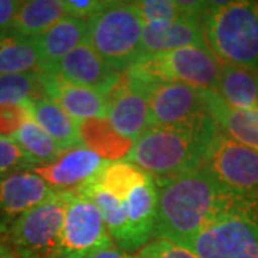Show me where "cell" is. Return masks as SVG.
Masks as SVG:
<instances>
[{
    "instance_id": "cell-4",
    "label": "cell",
    "mask_w": 258,
    "mask_h": 258,
    "mask_svg": "<svg viewBox=\"0 0 258 258\" xmlns=\"http://www.w3.org/2000/svg\"><path fill=\"white\" fill-rule=\"evenodd\" d=\"M201 25L221 63L258 68V0L208 2Z\"/></svg>"
},
{
    "instance_id": "cell-8",
    "label": "cell",
    "mask_w": 258,
    "mask_h": 258,
    "mask_svg": "<svg viewBox=\"0 0 258 258\" xmlns=\"http://www.w3.org/2000/svg\"><path fill=\"white\" fill-rule=\"evenodd\" d=\"M200 169L230 195L258 194V152L221 131L211 141Z\"/></svg>"
},
{
    "instance_id": "cell-7",
    "label": "cell",
    "mask_w": 258,
    "mask_h": 258,
    "mask_svg": "<svg viewBox=\"0 0 258 258\" xmlns=\"http://www.w3.org/2000/svg\"><path fill=\"white\" fill-rule=\"evenodd\" d=\"M69 192H53L20 215L2 238L18 258H53L63 225Z\"/></svg>"
},
{
    "instance_id": "cell-16",
    "label": "cell",
    "mask_w": 258,
    "mask_h": 258,
    "mask_svg": "<svg viewBox=\"0 0 258 258\" xmlns=\"http://www.w3.org/2000/svg\"><path fill=\"white\" fill-rule=\"evenodd\" d=\"M158 188L149 178L126 198V230L119 248L128 254L139 252L155 234Z\"/></svg>"
},
{
    "instance_id": "cell-20",
    "label": "cell",
    "mask_w": 258,
    "mask_h": 258,
    "mask_svg": "<svg viewBox=\"0 0 258 258\" xmlns=\"http://www.w3.org/2000/svg\"><path fill=\"white\" fill-rule=\"evenodd\" d=\"M29 118L35 120L63 151L85 147L82 126L47 96L23 103Z\"/></svg>"
},
{
    "instance_id": "cell-32",
    "label": "cell",
    "mask_w": 258,
    "mask_h": 258,
    "mask_svg": "<svg viewBox=\"0 0 258 258\" xmlns=\"http://www.w3.org/2000/svg\"><path fill=\"white\" fill-rule=\"evenodd\" d=\"M85 258H137V255L122 251L113 241L109 240L93 248Z\"/></svg>"
},
{
    "instance_id": "cell-17",
    "label": "cell",
    "mask_w": 258,
    "mask_h": 258,
    "mask_svg": "<svg viewBox=\"0 0 258 258\" xmlns=\"http://www.w3.org/2000/svg\"><path fill=\"white\" fill-rule=\"evenodd\" d=\"M204 45L207 42L200 19L184 18L164 23H144L142 56Z\"/></svg>"
},
{
    "instance_id": "cell-12",
    "label": "cell",
    "mask_w": 258,
    "mask_h": 258,
    "mask_svg": "<svg viewBox=\"0 0 258 258\" xmlns=\"http://www.w3.org/2000/svg\"><path fill=\"white\" fill-rule=\"evenodd\" d=\"M99 152L88 147H79L64 151L56 161L35 169L56 192H75L106 165Z\"/></svg>"
},
{
    "instance_id": "cell-15",
    "label": "cell",
    "mask_w": 258,
    "mask_h": 258,
    "mask_svg": "<svg viewBox=\"0 0 258 258\" xmlns=\"http://www.w3.org/2000/svg\"><path fill=\"white\" fill-rule=\"evenodd\" d=\"M45 93L79 123L91 119L106 120L108 96L85 86L64 81L59 75L42 74Z\"/></svg>"
},
{
    "instance_id": "cell-14",
    "label": "cell",
    "mask_w": 258,
    "mask_h": 258,
    "mask_svg": "<svg viewBox=\"0 0 258 258\" xmlns=\"http://www.w3.org/2000/svg\"><path fill=\"white\" fill-rule=\"evenodd\" d=\"M55 74L68 82L98 91L106 96L119 85L123 76L115 72L88 40L64 56Z\"/></svg>"
},
{
    "instance_id": "cell-33",
    "label": "cell",
    "mask_w": 258,
    "mask_h": 258,
    "mask_svg": "<svg viewBox=\"0 0 258 258\" xmlns=\"http://www.w3.org/2000/svg\"><path fill=\"white\" fill-rule=\"evenodd\" d=\"M20 3L18 0H0V30L12 29Z\"/></svg>"
},
{
    "instance_id": "cell-13",
    "label": "cell",
    "mask_w": 258,
    "mask_h": 258,
    "mask_svg": "<svg viewBox=\"0 0 258 258\" xmlns=\"http://www.w3.org/2000/svg\"><path fill=\"white\" fill-rule=\"evenodd\" d=\"M142 86L147 91L154 126L179 123L205 112L201 91L192 86L184 83H154Z\"/></svg>"
},
{
    "instance_id": "cell-11",
    "label": "cell",
    "mask_w": 258,
    "mask_h": 258,
    "mask_svg": "<svg viewBox=\"0 0 258 258\" xmlns=\"http://www.w3.org/2000/svg\"><path fill=\"white\" fill-rule=\"evenodd\" d=\"M55 192L35 171L16 172L0 178V238L20 215Z\"/></svg>"
},
{
    "instance_id": "cell-19",
    "label": "cell",
    "mask_w": 258,
    "mask_h": 258,
    "mask_svg": "<svg viewBox=\"0 0 258 258\" xmlns=\"http://www.w3.org/2000/svg\"><path fill=\"white\" fill-rule=\"evenodd\" d=\"M205 112L231 139L258 152V111L235 109L215 91H201Z\"/></svg>"
},
{
    "instance_id": "cell-27",
    "label": "cell",
    "mask_w": 258,
    "mask_h": 258,
    "mask_svg": "<svg viewBox=\"0 0 258 258\" xmlns=\"http://www.w3.org/2000/svg\"><path fill=\"white\" fill-rule=\"evenodd\" d=\"M46 96L42 72L0 75V106L22 105Z\"/></svg>"
},
{
    "instance_id": "cell-34",
    "label": "cell",
    "mask_w": 258,
    "mask_h": 258,
    "mask_svg": "<svg viewBox=\"0 0 258 258\" xmlns=\"http://www.w3.org/2000/svg\"><path fill=\"white\" fill-rule=\"evenodd\" d=\"M0 258H16L15 252L8 245V242L2 238H0Z\"/></svg>"
},
{
    "instance_id": "cell-25",
    "label": "cell",
    "mask_w": 258,
    "mask_h": 258,
    "mask_svg": "<svg viewBox=\"0 0 258 258\" xmlns=\"http://www.w3.org/2000/svg\"><path fill=\"white\" fill-rule=\"evenodd\" d=\"M144 23H164L184 18H203L208 2L182 0H138L131 2Z\"/></svg>"
},
{
    "instance_id": "cell-2",
    "label": "cell",
    "mask_w": 258,
    "mask_h": 258,
    "mask_svg": "<svg viewBox=\"0 0 258 258\" xmlns=\"http://www.w3.org/2000/svg\"><path fill=\"white\" fill-rule=\"evenodd\" d=\"M155 238L186 247L218 210L225 192L203 169L157 185Z\"/></svg>"
},
{
    "instance_id": "cell-23",
    "label": "cell",
    "mask_w": 258,
    "mask_h": 258,
    "mask_svg": "<svg viewBox=\"0 0 258 258\" xmlns=\"http://www.w3.org/2000/svg\"><path fill=\"white\" fill-rule=\"evenodd\" d=\"M149 178L151 176L144 169L128 161H108L106 165L85 185L111 194L119 201H125L135 188L145 184Z\"/></svg>"
},
{
    "instance_id": "cell-35",
    "label": "cell",
    "mask_w": 258,
    "mask_h": 258,
    "mask_svg": "<svg viewBox=\"0 0 258 258\" xmlns=\"http://www.w3.org/2000/svg\"><path fill=\"white\" fill-rule=\"evenodd\" d=\"M16 258H18V257H16Z\"/></svg>"
},
{
    "instance_id": "cell-31",
    "label": "cell",
    "mask_w": 258,
    "mask_h": 258,
    "mask_svg": "<svg viewBox=\"0 0 258 258\" xmlns=\"http://www.w3.org/2000/svg\"><path fill=\"white\" fill-rule=\"evenodd\" d=\"M28 116V111L23 103L0 106V137L10 138Z\"/></svg>"
},
{
    "instance_id": "cell-5",
    "label": "cell",
    "mask_w": 258,
    "mask_h": 258,
    "mask_svg": "<svg viewBox=\"0 0 258 258\" xmlns=\"http://www.w3.org/2000/svg\"><path fill=\"white\" fill-rule=\"evenodd\" d=\"M220 72L221 62L204 45L142 56L125 75L145 86L184 83L198 91H217Z\"/></svg>"
},
{
    "instance_id": "cell-3",
    "label": "cell",
    "mask_w": 258,
    "mask_h": 258,
    "mask_svg": "<svg viewBox=\"0 0 258 258\" xmlns=\"http://www.w3.org/2000/svg\"><path fill=\"white\" fill-rule=\"evenodd\" d=\"M186 248L200 258H258V194H225L214 217Z\"/></svg>"
},
{
    "instance_id": "cell-30",
    "label": "cell",
    "mask_w": 258,
    "mask_h": 258,
    "mask_svg": "<svg viewBox=\"0 0 258 258\" xmlns=\"http://www.w3.org/2000/svg\"><path fill=\"white\" fill-rule=\"evenodd\" d=\"M109 3L111 0H63L66 16L83 22H89Z\"/></svg>"
},
{
    "instance_id": "cell-18",
    "label": "cell",
    "mask_w": 258,
    "mask_h": 258,
    "mask_svg": "<svg viewBox=\"0 0 258 258\" xmlns=\"http://www.w3.org/2000/svg\"><path fill=\"white\" fill-rule=\"evenodd\" d=\"M88 37V22L66 16L40 36L33 37L39 55V72L52 75L64 56Z\"/></svg>"
},
{
    "instance_id": "cell-29",
    "label": "cell",
    "mask_w": 258,
    "mask_h": 258,
    "mask_svg": "<svg viewBox=\"0 0 258 258\" xmlns=\"http://www.w3.org/2000/svg\"><path fill=\"white\" fill-rule=\"evenodd\" d=\"M137 258H200L189 248L178 245L162 238H155L147 244L139 252Z\"/></svg>"
},
{
    "instance_id": "cell-10",
    "label": "cell",
    "mask_w": 258,
    "mask_h": 258,
    "mask_svg": "<svg viewBox=\"0 0 258 258\" xmlns=\"http://www.w3.org/2000/svg\"><path fill=\"white\" fill-rule=\"evenodd\" d=\"M106 122L118 137L135 144L154 126L145 88L123 75L119 85L108 95Z\"/></svg>"
},
{
    "instance_id": "cell-22",
    "label": "cell",
    "mask_w": 258,
    "mask_h": 258,
    "mask_svg": "<svg viewBox=\"0 0 258 258\" xmlns=\"http://www.w3.org/2000/svg\"><path fill=\"white\" fill-rule=\"evenodd\" d=\"M39 72L36 42L15 32L0 30V75H18Z\"/></svg>"
},
{
    "instance_id": "cell-28",
    "label": "cell",
    "mask_w": 258,
    "mask_h": 258,
    "mask_svg": "<svg viewBox=\"0 0 258 258\" xmlns=\"http://www.w3.org/2000/svg\"><path fill=\"white\" fill-rule=\"evenodd\" d=\"M39 164L28 157L20 148L15 144V141L8 137H0V178L25 172L35 171L39 168Z\"/></svg>"
},
{
    "instance_id": "cell-24",
    "label": "cell",
    "mask_w": 258,
    "mask_h": 258,
    "mask_svg": "<svg viewBox=\"0 0 258 258\" xmlns=\"http://www.w3.org/2000/svg\"><path fill=\"white\" fill-rule=\"evenodd\" d=\"M63 18L62 0H28L20 3L12 29L23 36L37 37Z\"/></svg>"
},
{
    "instance_id": "cell-1",
    "label": "cell",
    "mask_w": 258,
    "mask_h": 258,
    "mask_svg": "<svg viewBox=\"0 0 258 258\" xmlns=\"http://www.w3.org/2000/svg\"><path fill=\"white\" fill-rule=\"evenodd\" d=\"M220 129L207 112L189 119L149 128L132 144L126 161L144 169L155 184L198 169Z\"/></svg>"
},
{
    "instance_id": "cell-6",
    "label": "cell",
    "mask_w": 258,
    "mask_h": 258,
    "mask_svg": "<svg viewBox=\"0 0 258 258\" xmlns=\"http://www.w3.org/2000/svg\"><path fill=\"white\" fill-rule=\"evenodd\" d=\"M144 22L131 2H112L88 22L86 40L115 72L123 75L142 56Z\"/></svg>"
},
{
    "instance_id": "cell-9",
    "label": "cell",
    "mask_w": 258,
    "mask_h": 258,
    "mask_svg": "<svg viewBox=\"0 0 258 258\" xmlns=\"http://www.w3.org/2000/svg\"><path fill=\"white\" fill-rule=\"evenodd\" d=\"M112 240L98 207L86 197L69 192L59 244L53 258H85Z\"/></svg>"
},
{
    "instance_id": "cell-21",
    "label": "cell",
    "mask_w": 258,
    "mask_h": 258,
    "mask_svg": "<svg viewBox=\"0 0 258 258\" xmlns=\"http://www.w3.org/2000/svg\"><path fill=\"white\" fill-rule=\"evenodd\" d=\"M215 92L235 109L258 111V68L221 63Z\"/></svg>"
},
{
    "instance_id": "cell-26",
    "label": "cell",
    "mask_w": 258,
    "mask_h": 258,
    "mask_svg": "<svg viewBox=\"0 0 258 258\" xmlns=\"http://www.w3.org/2000/svg\"><path fill=\"white\" fill-rule=\"evenodd\" d=\"M28 157L36 161L39 165H47L56 161L64 151L47 135L35 120H26L10 137Z\"/></svg>"
}]
</instances>
